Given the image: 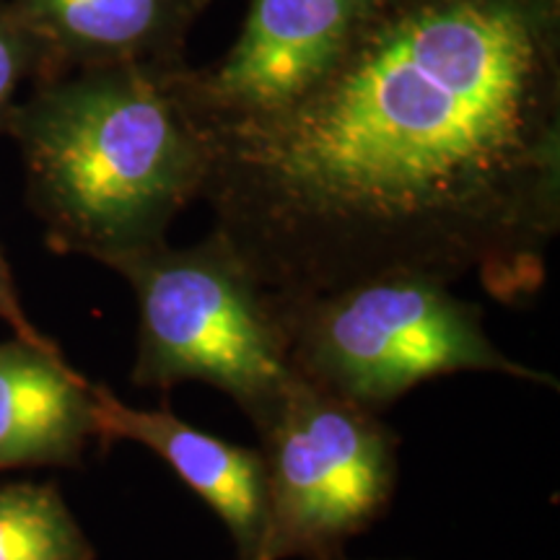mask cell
Listing matches in <instances>:
<instances>
[{"label":"cell","instance_id":"1","mask_svg":"<svg viewBox=\"0 0 560 560\" xmlns=\"http://www.w3.org/2000/svg\"><path fill=\"white\" fill-rule=\"evenodd\" d=\"M200 128L215 231L280 296L420 272L527 306L560 229L558 0H380L296 102Z\"/></svg>","mask_w":560,"mask_h":560},{"label":"cell","instance_id":"2","mask_svg":"<svg viewBox=\"0 0 560 560\" xmlns=\"http://www.w3.org/2000/svg\"><path fill=\"white\" fill-rule=\"evenodd\" d=\"M26 202L47 247L109 265L166 242L202 195L206 132L161 60L70 70L13 109Z\"/></svg>","mask_w":560,"mask_h":560},{"label":"cell","instance_id":"3","mask_svg":"<svg viewBox=\"0 0 560 560\" xmlns=\"http://www.w3.org/2000/svg\"><path fill=\"white\" fill-rule=\"evenodd\" d=\"M107 268L128 280L138 304L130 382L170 392L202 382L234 400L262 431L296 382L283 310L221 231L192 247L170 242Z\"/></svg>","mask_w":560,"mask_h":560},{"label":"cell","instance_id":"4","mask_svg":"<svg viewBox=\"0 0 560 560\" xmlns=\"http://www.w3.org/2000/svg\"><path fill=\"white\" fill-rule=\"evenodd\" d=\"M291 366L301 380L382 412L418 384L462 371L558 389L548 371L490 340L478 301L420 272H382L332 291L280 296Z\"/></svg>","mask_w":560,"mask_h":560},{"label":"cell","instance_id":"5","mask_svg":"<svg viewBox=\"0 0 560 560\" xmlns=\"http://www.w3.org/2000/svg\"><path fill=\"white\" fill-rule=\"evenodd\" d=\"M260 436L268 524L255 560H332L387 514L400 475V436L301 380Z\"/></svg>","mask_w":560,"mask_h":560},{"label":"cell","instance_id":"6","mask_svg":"<svg viewBox=\"0 0 560 560\" xmlns=\"http://www.w3.org/2000/svg\"><path fill=\"white\" fill-rule=\"evenodd\" d=\"M380 0H252L234 50L215 70H177L200 125L252 120L304 96L330 70Z\"/></svg>","mask_w":560,"mask_h":560},{"label":"cell","instance_id":"7","mask_svg":"<svg viewBox=\"0 0 560 560\" xmlns=\"http://www.w3.org/2000/svg\"><path fill=\"white\" fill-rule=\"evenodd\" d=\"M94 416L102 444L132 441L177 472L226 524L236 560H255L268 524V480L260 446H240L213 436L166 408H132L94 382Z\"/></svg>","mask_w":560,"mask_h":560},{"label":"cell","instance_id":"8","mask_svg":"<svg viewBox=\"0 0 560 560\" xmlns=\"http://www.w3.org/2000/svg\"><path fill=\"white\" fill-rule=\"evenodd\" d=\"M91 441H100L94 382L58 346L0 342V472L81 467Z\"/></svg>","mask_w":560,"mask_h":560},{"label":"cell","instance_id":"9","mask_svg":"<svg viewBox=\"0 0 560 560\" xmlns=\"http://www.w3.org/2000/svg\"><path fill=\"white\" fill-rule=\"evenodd\" d=\"M50 60L70 70L156 60L198 0H11Z\"/></svg>","mask_w":560,"mask_h":560},{"label":"cell","instance_id":"10","mask_svg":"<svg viewBox=\"0 0 560 560\" xmlns=\"http://www.w3.org/2000/svg\"><path fill=\"white\" fill-rule=\"evenodd\" d=\"M0 560H96V548L52 482L0 486Z\"/></svg>","mask_w":560,"mask_h":560},{"label":"cell","instance_id":"11","mask_svg":"<svg viewBox=\"0 0 560 560\" xmlns=\"http://www.w3.org/2000/svg\"><path fill=\"white\" fill-rule=\"evenodd\" d=\"M50 75L45 47L19 16L16 5L0 3V136L9 130L19 104V89L26 81L39 83Z\"/></svg>","mask_w":560,"mask_h":560},{"label":"cell","instance_id":"12","mask_svg":"<svg viewBox=\"0 0 560 560\" xmlns=\"http://www.w3.org/2000/svg\"><path fill=\"white\" fill-rule=\"evenodd\" d=\"M0 319L11 327L16 338L37 342V346H55L47 335H42L37 327L32 325L30 314L21 306L16 280H13V270L9 260H5L3 249H0Z\"/></svg>","mask_w":560,"mask_h":560},{"label":"cell","instance_id":"13","mask_svg":"<svg viewBox=\"0 0 560 560\" xmlns=\"http://www.w3.org/2000/svg\"><path fill=\"white\" fill-rule=\"evenodd\" d=\"M332 560H350V558H346V552H342V556H338V558H332Z\"/></svg>","mask_w":560,"mask_h":560}]
</instances>
